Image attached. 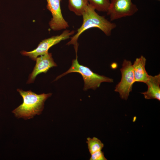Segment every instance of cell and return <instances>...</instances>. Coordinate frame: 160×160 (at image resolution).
Masks as SVG:
<instances>
[{"instance_id":"5bb4252c","label":"cell","mask_w":160,"mask_h":160,"mask_svg":"<svg viewBox=\"0 0 160 160\" xmlns=\"http://www.w3.org/2000/svg\"><path fill=\"white\" fill-rule=\"evenodd\" d=\"M90 160H106L104 153L101 150L95 152L91 154Z\"/></svg>"},{"instance_id":"8992f818","label":"cell","mask_w":160,"mask_h":160,"mask_svg":"<svg viewBox=\"0 0 160 160\" xmlns=\"http://www.w3.org/2000/svg\"><path fill=\"white\" fill-rule=\"evenodd\" d=\"M137 5L132 0H111L107 12L113 21L123 17L133 15L138 11Z\"/></svg>"},{"instance_id":"277c9868","label":"cell","mask_w":160,"mask_h":160,"mask_svg":"<svg viewBox=\"0 0 160 160\" xmlns=\"http://www.w3.org/2000/svg\"><path fill=\"white\" fill-rule=\"evenodd\" d=\"M122 66L120 69L121 74V80L116 85L114 91L119 93L122 99L126 100L135 82L131 61L125 59Z\"/></svg>"},{"instance_id":"8fae6325","label":"cell","mask_w":160,"mask_h":160,"mask_svg":"<svg viewBox=\"0 0 160 160\" xmlns=\"http://www.w3.org/2000/svg\"><path fill=\"white\" fill-rule=\"evenodd\" d=\"M88 4V0H68V8L76 15L81 16Z\"/></svg>"},{"instance_id":"9c48e42d","label":"cell","mask_w":160,"mask_h":160,"mask_svg":"<svg viewBox=\"0 0 160 160\" xmlns=\"http://www.w3.org/2000/svg\"><path fill=\"white\" fill-rule=\"evenodd\" d=\"M148 87L147 91L141 93L147 99H155L160 100V74L153 76L150 75L145 83Z\"/></svg>"},{"instance_id":"6da1fadb","label":"cell","mask_w":160,"mask_h":160,"mask_svg":"<svg viewBox=\"0 0 160 160\" xmlns=\"http://www.w3.org/2000/svg\"><path fill=\"white\" fill-rule=\"evenodd\" d=\"M83 21L76 33L71 38L67 45H73L75 49H77L78 40L80 35L86 30L93 28L99 29L108 36H110L112 31L116 27V24L111 22L104 16L98 15L94 8L89 3L85 7L82 15Z\"/></svg>"},{"instance_id":"9a60e30c","label":"cell","mask_w":160,"mask_h":160,"mask_svg":"<svg viewBox=\"0 0 160 160\" xmlns=\"http://www.w3.org/2000/svg\"><path fill=\"white\" fill-rule=\"evenodd\" d=\"M157 0L159 1H160V0Z\"/></svg>"},{"instance_id":"7c38bea8","label":"cell","mask_w":160,"mask_h":160,"mask_svg":"<svg viewBox=\"0 0 160 160\" xmlns=\"http://www.w3.org/2000/svg\"><path fill=\"white\" fill-rule=\"evenodd\" d=\"M86 143L87 144L89 152L90 154L97 151L101 150L104 147V144L97 138L88 137Z\"/></svg>"},{"instance_id":"4fadbf2b","label":"cell","mask_w":160,"mask_h":160,"mask_svg":"<svg viewBox=\"0 0 160 160\" xmlns=\"http://www.w3.org/2000/svg\"><path fill=\"white\" fill-rule=\"evenodd\" d=\"M89 3L95 10L100 12H107L110 4V0H88Z\"/></svg>"},{"instance_id":"7a4b0ae2","label":"cell","mask_w":160,"mask_h":160,"mask_svg":"<svg viewBox=\"0 0 160 160\" xmlns=\"http://www.w3.org/2000/svg\"><path fill=\"white\" fill-rule=\"evenodd\" d=\"M17 91L23 97V102L12 112L17 118L25 120L41 114L44 109L45 101L52 95L51 93L37 94L31 90L26 91L19 89Z\"/></svg>"},{"instance_id":"3957f363","label":"cell","mask_w":160,"mask_h":160,"mask_svg":"<svg viewBox=\"0 0 160 160\" xmlns=\"http://www.w3.org/2000/svg\"><path fill=\"white\" fill-rule=\"evenodd\" d=\"M77 58V53H76V58L73 60L70 68L65 72L58 76L55 80L70 73H79L82 76L84 81L83 89L84 90L89 89L95 90L99 87L103 82L112 83L113 82V79L103 75H99L92 72L89 68L80 64Z\"/></svg>"},{"instance_id":"ba28073f","label":"cell","mask_w":160,"mask_h":160,"mask_svg":"<svg viewBox=\"0 0 160 160\" xmlns=\"http://www.w3.org/2000/svg\"><path fill=\"white\" fill-rule=\"evenodd\" d=\"M36 60V64L33 71L29 75L28 84L33 83L38 74L42 73H46L51 68L57 66L54 61L52 53L48 52L38 57Z\"/></svg>"},{"instance_id":"52a82bcc","label":"cell","mask_w":160,"mask_h":160,"mask_svg":"<svg viewBox=\"0 0 160 160\" xmlns=\"http://www.w3.org/2000/svg\"><path fill=\"white\" fill-rule=\"evenodd\" d=\"M47 9L51 13L52 17L49 22L50 28L55 31L65 29L68 28V23L64 18L61 12V0H46Z\"/></svg>"},{"instance_id":"5b68a950","label":"cell","mask_w":160,"mask_h":160,"mask_svg":"<svg viewBox=\"0 0 160 160\" xmlns=\"http://www.w3.org/2000/svg\"><path fill=\"white\" fill-rule=\"evenodd\" d=\"M75 33L74 30H65L60 35L53 36L42 40L38 44L36 48L33 50L27 52L22 51L20 53L23 55L29 57L32 60L35 61L39 56L44 55L48 53L49 49L62 41L67 39Z\"/></svg>"},{"instance_id":"30bf717a","label":"cell","mask_w":160,"mask_h":160,"mask_svg":"<svg viewBox=\"0 0 160 160\" xmlns=\"http://www.w3.org/2000/svg\"><path fill=\"white\" fill-rule=\"evenodd\" d=\"M146 60L141 55L136 58L132 65L135 82H139L145 83L148 79L150 75L147 72L145 65Z\"/></svg>"}]
</instances>
